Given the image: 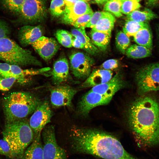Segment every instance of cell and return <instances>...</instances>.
<instances>
[{
  "mask_svg": "<svg viewBox=\"0 0 159 159\" xmlns=\"http://www.w3.org/2000/svg\"><path fill=\"white\" fill-rule=\"evenodd\" d=\"M146 5L150 8H154L159 5V0H146Z\"/></svg>",
  "mask_w": 159,
  "mask_h": 159,
  "instance_id": "40",
  "label": "cell"
},
{
  "mask_svg": "<svg viewBox=\"0 0 159 159\" xmlns=\"http://www.w3.org/2000/svg\"><path fill=\"white\" fill-rule=\"evenodd\" d=\"M95 1L98 4H102L104 3L103 0H95Z\"/></svg>",
  "mask_w": 159,
  "mask_h": 159,
  "instance_id": "42",
  "label": "cell"
},
{
  "mask_svg": "<svg viewBox=\"0 0 159 159\" xmlns=\"http://www.w3.org/2000/svg\"><path fill=\"white\" fill-rule=\"evenodd\" d=\"M43 32L40 26L25 25L21 27L18 33L20 43L23 46L31 45L42 36Z\"/></svg>",
  "mask_w": 159,
  "mask_h": 159,
  "instance_id": "15",
  "label": "cell"
},
{
  "mask_svg": "<svg viewBox=\"0 0 159 159\" xmlns=\"http://www.w3.org/2000/svg\"><path fill=\"white\" fill-rule=\"evenodd\" d=\"M43 159H67L65 150L58 144L54 127L47 125L42 130Z\"/></svg>",
  "mask_w": 159,
  "mask_h": 159,
  "instance_id": "7",
  "label": "cell"
},
{
  "mask_svg": "<svg viewBox=\"0 0 159 159\" xmlns=\"http://www.w3.org/2000/svg\"><path fill=\"white\" fill-rule=\"evenodd\" d=\"M0 75L5 78L14 77L11 71V64L0 62Z\"/></svg>",
  "mask_w": 159,
  "mask_h": 159,
  "instance_id": "35",
  "label": "cell"
},
{
  "mask_svg": "<svg viewBox=\"0 0 159 159\" xmlns=\"http://www.w3.org/2000/svg\"><path fill=\"white\" fill-rule=\"evenodd\" d=\"M46 15L43 0H24L19 15L21 20L28 22L40 21Z\"/></svg>",
  "mask_w": 159,
  "mask_h": 159,
  "instance_id": "10",
  "label": "cell"
},
{
  "mask_svg": "<svg viewBox=\"0 0 159 159\" xmlns=\"http://www.w3.org/2000/svg\"><path fill=\"white\" fill-rule=\"evenodd\" d=\"M41 101L37 96L30 92L11 93L4 98L3 102L5 122L26 118L33 113Z\"/></svg>",
  "mask_w": 159,
  "mask_h": 159,
  "instance_id": "3",
  "label": "cell"
},
{
  "mask_svg": "<svg viewBox=\"0 0 159 159\" xmlns=\"http://www.w3.org/2000/svg\"><path fill=\"white\" fill-rule=\"evenodd\" d=\"M80 0H64L66 7H69L73 6Z\"/></svg>",
  "mask_w": 159,
  "mask_h": 159,
  "instance_id": "41",
  "label": "cell"
},
{
  "mask_svg": "<svg viewBox=\"0 0 159 159\" xmlns=\"http://www.w3.org/2000/svg\"><path fill=\"white\" fill-rule=\"evenodd\" d=\"M122 13L128 14L141 7L138 2L133 0H121Z\"/></svg>",
  "mask_w": 159,
  "mask_h": 159,
  "instance_id": "31",
  "label": "cell"
},
{
  "mask_svg": "<svg viewBox=\"0 0 159 159\" xmlns=\"http://www.w3.org/2000/svg\"><path fill=\"white\" fill-rule=\"evenodd\" d=\"M50 101L54 107L71 106L72 100L77 90L67 85H57L50 90Z\"/></svg>",
  "mask_w": 159,
  "mask_h": 159,
  "instance_id": "12",
  "label": "cell"
},
{
  "mask_svg": "<svg viewBox=\"0 0 159 159\" xmlns=\"http://www.w3.org/2000/svg\"><path fill=\"white\" fill-rule=\"evenodd\" d=\"M92 12L91 8L87 1L80 0L73 6L66 7L64 13L61 16V21L65 24H71L81 15Z\"/></svg>",
  "mask_w": 159,
  "mask_h": 159,
  "instance_id": "14",
  "label": "cell"
},
{
  "mask_svg": "<svg viewBox=\"0 0 159 159\" xmlns=\"http://www.w3.org/2000/svg\"><path fill=\"white\" fill-rule=\"evenodd\" d=\"M69 69V62L65 57L60 58L56 61L50 73L53 83L57 85L66 82L68 78Z\"/></svg>",
  "mask_w": 159,
  "mask_h": 159,
  "instance_id": "16",
  "label": "cell"
},
{
  "mask_svg": "<svg viewBox=\"0 0 159 159\" xmlns=\"http://www.w3.org/2000/svg\"><path fill=\"white\" fill-rule=\"evenodd\" d=\"M73 36L77 39L84 47V50L91 55H95L99 50L92 43L91 39L87 35L85 29L74 28L71 30Z\"/></svg>",
  "mask_w": 159,
  "mask_h": 159,
  "instance_id": "19",
  "label": "cell"
},
{
  "mask_svg": "<svg viewBox=\"0 0 159 159\" xmlns=\"http://www.w3.org/2000/svg\"><path fill=\"white\" fill-rule=\"evenodd\" d=\"M130 44V38L123 31H120L116 34L115 37V44L118 49L122 54L125 53L126 51L129 47Z\"/></svg>",
  "mask_w": 159,
  "mask_h": 159,
  "instance_id": "26",
  "label": "cell"
},
{
  "mask_svg": "<svg viewBox=\"0 0 159 159\" xmlns=\"http://www.w3.org/2000/svg\"><path fill=\"white\" fill-rule=\"evenodd\" d=\"M93 13V12H92L81 15L72 22L70 25L76 28L85 29Z\"/></svg>",
  "mask_w": 159,
  "mask_h": 159,
  "instance_id": "32",
  "label": "cell"
},
{
  "mask_svg": "<svg viewBox=\"0 0 159 159\" xmlns=\"http://www.w3.org/2000/svg\"><path fill=\"white\" fill-rule=\"evenodd\" d=\"M115 21V18L112 14L104 11L101 18L92 30L111 34Z\"/></svg>",
  "mask_w": 159,
  "mask_h": 159,
  "instance_id": "20",
  "label": "cell"
},
{
  "mask_svg": "<svg viewBox=\"0 0 159 159\" xmlns=\"http://www.w3.org/2000/svg\"><path fill=\"white\" fill-rule=\"evenodd\" d=\"M138 94L159 91V63L146 65L141 68L136 76Z\"/></svg>",
  "mask_w": 159,
  "mask_h": 159,
  "instance_id": "6",
  "label": "cell"
},
{
  "mask_svg": "<svg viewBox=\"0 0 159 159\" xmlns=\"http://www.w3.org/2000/svg\"><path fill=\"white\" fill-rule=\"evenodd\" d=\"M134 1H137L138 2H139V1L142 0H133Z\"/></svg>",
  "mask_w": 159,
  "mask_h": 159,
  "instance_id": "44",
  "label": "cell"
},
{
  "mask_svg": "<svg viewBox=\"0 0 159 159\" xmlns=\"http://www.w3.org/2000/svg\"><path fill=\"white\" fill-rule=\"evenodd\" d=\"M121 0H110L106 2L103 10L120 17L122 15L121 10Z\"/></svg>",
  "mask_w": 159,
  "mask_h": 159,
  "instance_id": "30",
  "label": "cell"
},
{
  "mask_svg": "<svg viewBox=\"0 0 159 159\" xmlns=\"http://www.w3.org/2000/svg\"><path fill=\"white\" fill-rule=\"evenodd\" d=\"M16 80L15 77L5 78L0 75V90L4 91H8Z\"/></svg>",
  "mask_w": 159,
  "mask_h": 159,
  "instance_id": "33",
  "label": "cell"
},
{
  "mask_svg": "<svg viewBox=\"0 0 159 159\" xmlns=\"http://www.w3.org/2000/svg\"><path fill=\"white\" fill-rule=\"evenodd\" d=\"M127 122L138 145L150 147L159 144V102L150 96L133 101L127 111Z\"/></svg>",
  "mask_w": 159,
  "mask_h": 159,
  "instance_id": "2",
  "label": "cell"
},
{
  "mask_svg": "<svg viewBox=\"0 0 159 159\" xmlns=\"http://www.w3.org/2000/svg\"><path fill=\"white\" fill-rule=\"evenodd\" d=\"M0 154L9 158L14 159L11 148L7 142L4 140H0Z\"/></svg>",
  "mask_w": 159,
  "mask_h": 159,
  "instance_id": "34",
  "label": "cell"
},
{
  "mask_svg": "<svg viewBox=\"0 0 159 159\" xmlns=\"http://www.w3.org/2000/svg\"><path fill=\"white\" fill-rule=\"evenodd\" d=\"M72 47L84 50V47L82 44L77 38L73 37L72 42Z\"/></svg>",
  "mask_w": 159,
  "mask_h": 159,
  "instance_id": "39",
  "label": "cell"
},
{
  "mask_svg": "<svg viewBox=\"0 0 159 159\" xmlns=\"http://www.w3.org/2000/svg\"><path fill=\"white\" fill-rule=\"evenodd\" d=\"M118 61L115 59H110L104 62L101 65V69L111 70L117 67Z\"/></svg>",
  "mask_w": 159,
  "mask_h": 159,
  "instance_id": "36",
  "label": "cell"
},
{
  "mask_svg": "<svg viewBox=\"0 0 159 159\" xmlns=\"http://www.w3.org/2000/svg\"><path fill=\"white\" fill-rule=\"evenodd\" d=\"M125 54L130 58H142L150 56L151 50L145 47L134 44L129 46L127 49Z\"/></svg>",
  "mask_w": 159,
  "mask_h": 159,
  "instance_id": "24",
  "label": "cell"
},
{
  "mask_svg": "<svg viewBox=\"0 0 159 159\" xmlns=\"http://www.w3.org/2000/svg\"><path fill=\"white\" fill-rule=\"evenodd\" d=\"M66 7L64 0H52L49 8L50 13L54 17L61 16L65 12Z\"/></svg>",
  "mask_w": 159,
  "mask_h": 159,
  "instance_id": "29",
  "label": "cell"
},
{
  "mask_svg": "<svg viewBox=\"0 0 159 159\" xmlns=\"http://www.w3.org/2000/svg\"><path fill=\"white\" fill-rule=\"evenodd\" d=\"M113 96L102 94L90 90L83 96L79 102L77 112L81 115L87 116L94 108L108 104Z\"/></svg>",
  "mask_w": 159,
  "mask_h": 159,
  "instance_id": "11",
  "label": "cell"
},
{
  "mask_svg": "<svg viewBox=\"0 0 159 159\" xmlns=\"http://www.w3.org/2000/svg\"><path fill=\"white\" fill-rule=\"evenodd\" d=\"M24 0H1L3 6L10 12L19 15Z\"/></svg>",
  "mask_w": 159,
  "mask_h": 159,
  "instance_id": "28",
  "label": "cell"
},
{
  "mask_svg": "<svg viewBox=\"0 0 159 159\" xmlns=\"http://www.w3.org/2000/svg\"><path fill=\"white\" fill-rule=\"evenodd\" d=\"M55 35L58 42L62 46L67 48L72 47L73 37L71 33L66 30L59 29L56 31Z\"/></svg>",
  "mask_w": 159,
  "mask_h": 159,
  "instance_id": "27",
  "label": "cell"
},
{
  "mask_svg": "<svg viewBox=\"0 0 159 159\" xmlns=\"http://www.w3.org/2000/svg\"><path fill=\"white\" fill-rule=\"evenodd\" d=\"M104 12L97 11L93 13L86 27L92 28L101 18Z\"/></svg>",
  "mask_w": 159,
  "mask_h": 159,
  "instance_id": "37",
  "label": "cell"
},
{
  "mask_svg": "<svg viewBox=\"0 0 159 159\" xmlns=\"http://www.w3.org/2000/svg\"><path fill=\"white\" fill-rule=\"evenodd\" d=\"M40 56L44 60L51 59L56 54L59 46L54 38L42 36L31 44Z\"/></svg>",
  "mask_w": 159,
  "mask_h": 159,
  "instance_id": "13",
  "label": "cell"
},
{
  "mask_svg": "<svg viewBox=\"0 0 159 159\" xmlns=\"http://www.w3.org/2000/svg\"><path fill=\"white\" fill-rule=\"evenodd\" d=\"M0 60L19 66L42 65L30 51L23 48L8 37L0 39Z\"/></svg>",
  "mask_w": 159,
  "mask_h": 159,
  "instance_id": "5",
  "label": "cell"
},
{
  "mask_svg": "<svg viewBox=\"0 0 159 159\" xmlns=\"http://www.w3.org/2000/svg\"><path fill=\"white\" fill-rule=\"evenodd\" d=\"M10 32L8 25L4 21L0 19V39L8 37Z\"/></svg>",
  "mask_w": 159,
  "mask_h": 159,
  "instance_id": "38",
  "label": "cell"
},
{
  "mask_svg": "<svg viewBox=\"0 0 159 159\" xmlns=\"http://www.w3.org/2000/svg\"><path fill=\"white\" fill-rule=\"evenodd\" d=\"M3 139L9 145L14 159H21L33 141L34 132L26 118L5 122L2 132Z\"/></svg>",
  "mask_w": 159,
  "mask_h": 159,
  "instance_id": "4",
  "label": "cell"
},
{
  "mask_svg": "<svg viewBox=\"0 0 159 159\" xmlns=\"http://www.w3.org/2000/svg\"><path fill=\"white\" fill-rule=\"evenodd\" d=\"M112 70L102 69H94L91 72L80 87L82 88L92 87L105 83L112 78Z\"/></svg>",
  "mask_w": 159,
  "mask_h": 159,
  "instance_id": "17",
  "label": "cell"
},
{
  "mask_svg": "<svg viewBox=\"0 0 159 159\" xmlns=\"http://www.w3.org/2000/svg\"><path fill=\"white\" fill-rule=\"evenodd\" d=\"M158 16L149 9L144 11L135 10L127 14V19L140 23L146 22L147 21L158 18Z\"/></svg>",
  "mask_w": 159,
  "mask_h": 159,
  "instance_id": "23",
  "label": "cell"
},
{
  "mask_svg": "<svg viewBox=\"0 0 159 159\" xmlns=\"http://www.w3.org/2000/svg\"><path fill=\"white\" fill-rule=\"evenodd\" d=\"M52 112L48 101H42L33 112L29 121V124L34 134V137L41 134L47 125L50 122Z\"/></svg>",
  "mask_w": 159,
  "mask_h": 159,
  "instance_id": "9",
  "label": "cell"
},
{
  "mask_svg": "<svg viewBox=\"0 0 159 159\" xmlns=\"http://www.w3.org/2000/svg\"><path fill=\"white\" fill-rule=\"evenodd\" d=\"M41 137L40 134L34 137L33 141L26 149L21 159H43Z\"/></svg>",
  "mask_w": 159,
  "mask_h": 159,
  "instance_id": "18",
  "label": "cell"
},
{
  "mask_svg": "<svg viewBox=\"0 0 159 159\" xmlns=\"http://www.w3.org/2000/svg\"><path fill=\"white\" fill-rule=\"evenodd\" d=\"M133 37L134 41L137 44L152 50V37L149 27L141 29Z\"/></svg>",
  "mask_w": 159,
  "mask_h": 159,
  "instance_id": "22",
  "label": "cell"
},
{
  "mask_svg": "<svg viewBox=\"0 0 159 159\" xmlns=\"http://www.w3.org/2000/svg\"><path fill=\"white\" fill-rule=\"evenodd\" d=\"M70 138L71 148L76 153L103 159H140L127 152L115 136L98 129L73 127Z\"/></svg>",
  "mask_w": 159,
  "mask_h": 159,
  "instance_id": "1",
  "label": "cell"
},
{
  "mask_svg": "<svg viewBox=\"0 0 159 159\" xmlns=\"http://www.w3.org/2000/svg\"><path fill=\"white\" fill-rule=\"evenodd\" d=\"M110 0H103V3H105L106 2H107V1H109Z\"/></svg>",
  "mask_w": 159,
  "mask_h": 159,
  "instance_id": "43",
  "label": "cell"
},
{
  "mask_svg": "<svg viewBox=\"0 0 159 159\" xmlns=\"http://www.w3.org/2000/svg\"><path fill=\"white\" fill-rule=\"evenodd\" d=\"M158 35H159V27L158 29Z\"/></svg>",
  "mask_w": 159,
  "mask_h": 159,
  "instance_id": "46",
  "label": "cell"
},
{
  "mask_svg": "<svg viewBox=\"0 0 159 159\" xmlns=\"http://www.w3.org/2000/svg\"><path fill=\"white\" fill-rule=\"evenodd\" d=\"M149 27L146 22L140 23L127 19L123 28V32L128 37L133 36L141 29Z\"/></svg>",
  "mask_w": 159,
  "mask_h": 159,
  "instance_id": "25",
  "label": "cell"
},
{
  "mask_svg": "<svg viewBox=\"0 0 159 159\" xmlns=\"http://www.w3.org/2000/svg\"><path fill=\"white\" fill-rule=\"evenodd\" d=\"M69 68L72 74L77 79L87 78L91 72L93 60L86 54L75 52L70 56Z\"/></svg>",
  "mask_w": 159,
  "mask_h": 159,
  "instance_id": "8",
  "label": "cell"
},
{
  "mask_svg": "<svg viewBox=\"0 0 159 159\" xmlns=\"http://www.w3.org/2000/svg\"><path fill=\"white\" fill-rule=\"evenodd\" d=\"M90 34L93 44L101 51L106 50L110 43L111 34L92 30Z\"/></svg>",
  "mask_w": 159,
  "mask_h": 159,
  "instance_id": "21",
  "label": "cell"
},
{
  "mask_svg": "<svg viewBox=\"0 0 159 159\" xmlns=\"http://www.w3.org/2000/svg\"><path fill=\"white\" fill-rule=\"evenodd\" d=\"M83 0V1H89L90 0Z\"/></svg>",
  "mask_w": 159,
  "mask_h": 159,
  "instance_id": "45",
  "label": "cell"
}]
</instances>
